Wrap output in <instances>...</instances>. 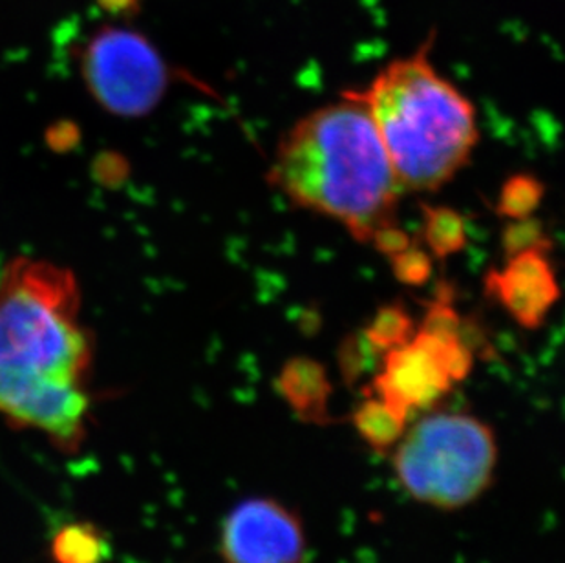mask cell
Instances as JSON below:
<instances>
[{"instance_id":"8992f818","label":"cell","mask_w":565,"mask_h":563,"mask_svg":"<svg viewBox=\"0 0 565 563\" xmlns=\"http://www.w3.org/2000/svg\"><path fill=\"white\" fill-rule=\"evenodd\" d=\"M218 553L225 563H305V523L282 501L249 498L225 516Z\"/></svg>"},{"instance_id":"277c9868","label":"cell","mask_w":565,"mask_h":563,"mask_svg":"<svg viewBox=\"0 0 565 563\" xmlns=\"http://www.w3.org/2000/svg\"><path fill=\"white\" fill-rule=\"evenodd\" d=\"M497 434L463 412H434L406 428L392 450L395 478L412 500L459 510L480 500L497 474Z\"/></svg>"},{"instance_id":"5bb4252c","label":"cell","mask_w":565,"mask_h":563,"mask_svg":"<svg viewBox=\"0 0 565 563\" xmlns=\"http://www.w3.org/2000/svg\"><path fill=\"white\" fill-rule=\"evenodd\" d=\"M544 183L531 174L511 176L503 183L497 211L500 216L509 220H522L533 216L544 198Z\"/></svg>"},{"instance_id":"7c38bea8","label":"cell","mask_w":565,"mask_h":563,"mask_svg":"<svg viewBox=\"0 0 565 563\" xmlns=\"http://www.w3.org/2000/svg\"><path fill=\"white\" fill-rule=\"evenodd\" d=\"M423 242L430 255L447 261L467 244V225L458 211L443 205L423 208Z\"/></svg>"},{"instance_id":"8fae6325","label":"cell","mask_w":565,"mask_h":563,"mask_svg":"<svg viewBox=\"0 0 565 563\" xmlns=\"http://www.w3.org/2000/svg\"><path fill=\"white\" fill-rule=\"evenodd\" d=\"M55 563H105L113 554L107 534L88 521L61 527L50 543Z\"/></svg>"},{"instance_id":"d6986e66","label":"cell","mask_w":565,"mask_h":563,"mask_svg":"<svg viewBox=\"0 0 565 563\" xmlns=\"http://www.w3.org/2000/svg\"><path fill=\"white\" fill-rule=\"evenodd\" d=\"M141 0H97V6L113 17H132L138 13Z\"/></svg>"},{"instance_id":"7a4b0ae2","label":"cell","mask_w":565,"mask_h":563,"mask_svg":"<svg viewBox=\"0 0 565 563\" xmlns=\"http://www.w3.org/2000/svg\"><path fill=\"white\" fill-rule=\"evenodd\" d=\"M267 181L297 208L335 220L363 244L397 222L403 189L369 108L344 92L341 102L289 128Z\"/></svg>"},{"instance_id":"6da1fadb","label":"cell","mask_w":565,"mask_h":563,"mask_svg":"<svg viewBox=\"0 0 565 563\" xmlns=\"http://www.w3.org/2000/svg\"><path fill=\"white\" fill-rule=\"evenodd\" d=\"M96 339L68 267L15 256L0 272V417L77 452L88 434Z\"/></svg>"},{"instance_id":"30bf717a","label":"cell","mask_w":565,"mask_h":563,"mask_svg":"<svg viewBox=\"0 0 565 563\" xmlns=\"http://www.w3.org/2000/svg\"><path fill=\"white\" fill-rule=\"evenodd\" d=\"M350 421L361 442L379 454L394 450L408 428V414L374 394L353 410Z\"/></svg>"},{"instance_id":"2e32d148","label":"cell","mask_w":565,"mask_h":563,"mask_svg":"<svg viewBox=\"0 0 565 563\" xmlns=\"http://www.w3.org/2000/svg\"><path fill=\"white\" fill-rule=\"evenodd\" d=\"M551 247L550 238L536 220H511L503 231V249L507 256H514L525 251H547Z\"/></svg>"},{"instance_id":"5b68a950","label":"cell","mask_w":565,"mask_h":563,"mask_svg":"<svg viewBox=\"0 0 565 563\" xmlns=\"http://www.w3.org/2000/svg\"><path fill=\"white\" fill-rule=\"evenodd\" d=\"M79 66L94 102L116 117L149 116L171 86V68L160 50L132 28L96 30L81 49Z\"/></svg>"},{"instance_id":"e0dca14e","label":"cell","mask_w":565,"mask_h":563,"mask_svg":"<svg viewBox=\"0 0 565 563\" xmlns=\"http://www.w3.org/2000/svg\"><path fill=\"white\" fill-rule=\"evenodd\" d=\"M419 331L436 339H459L463 337V320L448 300H438L428 308Z\"/></svg>"},{"instance_id":"9c48e42d","label":"cell","mask_w":565,"mask_h":563,"mask_svg":"<svg viewBox=\"0 0 565 563\" xmlns=\"http://www.w3.org/2000/svg\"><path fill=\"white\" fill-rule=\"evenodd\" d=\"M278 394L306 425L330 423L331 383L326 368L310 357H294L277 378Z\"/></svg>"},{"instance_id":"3957f363","label":"cell","mask_w":565,"mask_h":563,"mask_svg":"<svg viewBox=\"0 0 565 563\" xmlns=\"http://www.w3.org/2000/svg\"><path fill=\"white\" fill-rule=\"evenodd\" d=\"M434 41L430 33L370 85L344 92L369 108L395 178L408 192L436 191L452 180L480 138L475 105L430 61Z\"/></svg>"},{"instance_id":"ac0fdd59","label":"cell","mask_w":565,"mask_h":563,"mask_svg":"<svg viewBox=\"0 0 565 563\" xmlns=\"http://www.w3.org/2000/svg\"><path fill=\"white\" fill-rule=\"evenodd\" d=\"M370 244H374L375 249L384 256H394L401 251L406 249L412 244L411 234L406 233L405 229H401L395 224L384 225L377 229L374 236L370 238Z\"/></svg>"},{"instance_id":"52a82bcc","label":"cell","mask_w":565,"mask_h":563,"mask_svg":"<svg viewBox=\"0 0 565 563\" xmlns=\"http://www.w3.org/2000/svg\"><path fill=\"white\" fill-rule=\"evenodd\" d=\"M452 386L443 364L441 340L417 331L405 344L384 351L372 392L411 415L434 406Z\"/></svg>"},{"instance_id":"9a60e30c","label":"cell","mask_w":565,"mask_h":563,"mask_svg":"<svg viewBox=\"0 0 565 563\" xmlns=\"http://www.w3.org/2000/svg\"><path fill=\"white\" fill-rule=\"evenodd\" d=\"M395 278L405 286H423L433 275V255L412 242L406 249L390 256Z\"/></svg>"},{"instance_id":"ba28073f","label":"cell","mask_w":565,"mask_h":563,"mask_svg":"<svg viewBox=\"0 0 565 563\" xmlns=\"http://www.w3.org/2000/svg\"><path fill=\"white\" fill-rule=\"evenodd\" d=\"M545 253L534 249L507 256L505 267L489 273L486 280L487 293L525 330L544 325L561 298V287Z\"/></svg>"},{"instance_id":"4fadbf2b","label":"cell","mask_w":565,"mask_h":563,"mask_svg":"<svg viewBox=\"0 0 565 563\" xmlns=\"http://www.w3.org/2000/svg\"><path fill=\"white\" fill-rule=\"evenodd\" d=\"M414 320L399 304H388L379 309L374 320L364 330V340L377 353L405 344L414 337Z\"/></svg>"}]
</instances>
